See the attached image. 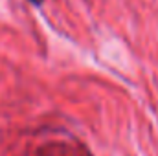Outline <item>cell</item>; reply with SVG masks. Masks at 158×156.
<instances>
[{"label": "cell", "mask_w": 158, "mask_h": 156, "mask_svg": "<svg viewBox=\"0 0 158 156\" xmlns=\"http://www.w3.org/2000/svg\"><path fill=\"white\" fill-rule=\"evenodd\" d=\"M28 2H30V4H33V6H37V7H40L44 0H28Z\"/></svg>", "instance_id": "obj_1"}]
</instances>
